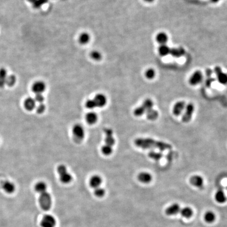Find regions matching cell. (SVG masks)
Returning <instances> with one entry per match:
<instances>
[{
	"mask_svg": "<svg viewBox=\"0 0 227 227\" xmlns=\"http://www.w3.org/2000/svg\"><path fill=\"white\" fill-rule=\"evenodd\" d=\"M90 39V34H88L87 33L84 32L81 33L79 36L78 38V41L82 45H85L89 43Z\"/></svg>",
	"mask_w": 227,
	"mask_h": 227,
	"instance_id": "obj_26",
	"label": "cell"
},
{
	"mask_svg": "<svg viewBox=\"0 0 227 227\" xmlns=\"http://www.w3.org/2000/svg\"><path fill=\"white\" fill-rule=\"evenodd\" d=\"M215 215L213 212L207 211L204 215V219L208 223H212L215 220Z\"/></svg>",
	"mask_w": 227,
	"mask_h": 227,
	"instance_id": "obj_30",
	"label": "cell"
},
{
	"mask_svg": "<svg viewBox=\"0 0 227 227\" xmlns=\"http://www.w3.org/2000/svg\"><path fill=\"white\" fill-rule=\"evenodd\" d=\"M90 57L94 60L98 61L102 59V54L97 51H92L90 53Z\"/></svg>",
	"mask_w": 227,
	"mask_h": 227,
	"instance_id": "obj_34",
	"label": "cell"
},
{
	"mask_svg": "<svg viewBox=\"0 0 227 227\" xmlns=\"http://www.w3.org/2000/svg\"><path fill=\"white\" fill-rule=\"evenodd\" d=\"M36 110L37 113L41 114L45 110V106L43 103H40L37 105V106H36Z\"/></svg>",
	"mask_w": 227,
	"mask_h": 227,
	"instance_id": "obj_41",
	"label": "cell"
},
{
	"mask_svg": "<svg viewBox=\"0 0 227 227\" xmlns=\"http://www.w3.org/2000/svg\"><path fill=\"white\" fill-rule=\"evenodd\" d=\"M215 200L219 203H224L227 200V197L225 196L224 191L221 189L217 191V192L215 193Z\"/></svg>",
	"mask_w": 227,
	"mask_h": 227,
	"instance_id": "obj_19",
	"label": "cell"
},
{
	"mask_svg": "<svg viewBox=\"0 0 227 227\" xmlns=\"http://www.w3.org/2000/svg\"><path fill=\"white\" fill-rule=\"evenodd\" d=\"M57 170H58V174L59 175H62V174H63L64 173L67 172L66 166H65V165H63V164H61V165L58 166Z\"/></svg>",
	"mask_w": 227,
	"mask_h": 227,
	"instance_id": "obj_42",
	"label": "cell"
},
{
	"mask_svg": "<svg viewBox=\"0 0 227 227\" xmlns=\"http://www.w3.org/2000/svg\"><path fill=\"white\" fill-rule=\"evenodd\" d=\"M24 107L29 111L33 110L36 106V102L34 98L29 97L26 99L24 103Z\"/></svg>",
	"mask_w": 227,
	"mask_h": 227,
	"instance_id": "obj_17",
	"label": "cell"
},
{
	"mask_svg": "<svg viewBox=\"0 0 227 227\" xmlns=\"http://www.w3.org/2000/svg\"><path fill=\"white\" fill-rule=\"evenodd\" d=\"M134 143L138 147L144 149H157L164 151L170 150L172 148V146L169 144L149 138H138L135 139Z\"/></svg>",
	"mask_w": 227,
	"mask_h": 227,
	"instance_id": "obj_1",
	"label": "cell"
},
{
	"mask_svg": "<svg viewBox=\"0 0 227 227\" xmlns=\"http://www.w3.org/2000/svg\"><path fill=\"white\" fill-rule=\"evenodd\" d=\"M97 107H103L107 103V98L102 94H98L94 98Z\"/></svg>",
	"mask_w": 227,
	"mask_h": 227,
	"instance_id": "obj_10",
	"label": "cell"
},
{
	"mask_svg": "<svg viewBox=\"0 0 227 227\" xmlns=\"http://www.w3.org/2000/svg\"><path fill=\"white\" fill-rule=\"evenodd\" d=\"M168 40V35L165 33H159L156 36V41L160 45L166 44Z\"/></svg>",
	"mask_w": 227,
	"mask_h": 227,
	"instance_id": "obj_20",
	"label": "cell"
},
{
	"mask_svg": "<svg viewBox=\"0 0 227 227\" xmlns=\"http://www.w3.org/2000/svg\"><path fill=\"white\" fill-rule=\"evenodd\" d=\"M190 183L197 188H202L203 186V179L202 177L195 175L190 178Z\"/></svg>",
	"mask_w": 227,
	"mask_h": 227,
	"instance_id": "obj_11",
	"label": "cell"
},
{
	"mask_svg": "<svg viewBox=\"0 0 227 227\" xmlns=\"http://www.w3.org/2000/svg\"><path fill=\"white\" fill-rule=\"evenodd\" d=\"M72 175L68 173H64L62 175H59V180L61 181L62 183L65 184L66 183H69L71 182L72 180Z\"/></svg>",
	"mask_w": 227,
	"mask_h": 227,
	"instance_id": "obj_24",
	"label": "cell"
},
{
	"mask_svg": "<svg viewBox=\"0 0 227 227\" xmlns=\"http://www.w3.org/2000/svg\"><path fill=\"white\" fill-rule=\"evenodd\" d=\"M27 1H29V2H31V3H33V2H35V1L36 0H27Z\"/></svg>",
	"mask_w": 227,
	"mask_h": 227,
	"instance_id": "obj_47",
	"label": "cell"
},
{
	"mask_svg": "<svg viewBox=\"0 0 227 227\" xmlns=\"http://www.w3.org/2000/svg\"><path fill=\"white\" fill-rule=\"evenodd\" d=\"M170 48L166 44L160 45L158 48V53L161 56H165L170 54Z\"/></svg>",
	"mask_w": 227,
	"mask_h": 227,
	"instance_id": "obj_23",
	"label": "cell"
},
{
	"mask_svg": "<svg viewBox=\"0 0 227 227\" xmlns=\"http://www.w3.org/2000/svg\"><path fill=\"white\" fill-rule=\"evenodd\" d=\"M16 77L14 75H10L7 76L5 84H7L9 86L12 87L16 84Z\"/></svg>",
	"mask_w": 227,
	"mask_h": 227,
	"instance_id": "obj_32",
	"label": "cell"
},
{
	"mask_svg": "<svg viewBox=\"0 0 227 227\" xmlns=\"http://www.w3.org/2000/svg\"><path fill=\"white\" fill-rule=\"evenodd\" d=\"M146 117L148 120H155L157 119L159 116L158 112L154 109H151L146 113Z\"/></svg>",
	"mask_w": 227,
	"mask_h": 227,
	"instance_id": "obj_22",
	"label": "cell"
},
{
	"mask_svg": "<svg viewBox=\"0 0 227 227\" xmlns=\"http://www.w3.org/2000/svg\"><path fill=\"white\" fill-rule=\"evenodd\" d=\"M46 89V85L44 81H36L33 84L32 90L36 94H42L43 92Z\"/></svg>",
	"mask_w": 227,
	"mask_h": 227,
	"instance_id": "obj_8",
	"label": "cell"
},
{
	"mask_svg": "<svg viewBox=\"0 0 227 227\" xmlns=\"http://www.w3.org/2000/svg\"><path fill=\"white\" fill-rule=\"evenodd\" d=\"M7 76V70L4 68H0V87H3L5 85Z\"/></svg>",
	"mask_w": 227,
	"mask_h": 227,
	"instance_id": "obj_25",
	"label": "cell"
},
{
	"mask_svg": "<svg viewBox=\"0 0 227 227\" xmlns=\"http://www.w3.org/2000/svg\"><path fill=\"white\" fill-rule=\"evenodd\" d=\"M102 152L104 155L109 156L113 153V148L112 146H109L108 145L105 144L102 147Z\"/></svg>",
	"mask_w": 227,
	"mask_h": 227,
	"instance_id": "obj_33",
	"label": "cell"
},
{
	"mask_svg": "<svg viewBox=\"0 0 227 227\" xmlns=\"http://www.w3.org/2000/svg\"><path fill=\"white\" fill-rule=\"evenodd\" d=\"M73 138L75 142H81L85 137V131L82 126L76 124L73 127Z\"/></svg>",
	"mask_w": 227,
	"mask_h": 227,
	"instance_id": "obj_3",
	"label": "cell"
},
{
	"mask_svg": "<svg viewBox=\"0 0 227 227\" xmlns=\"http://www.w3.org/2000/svg\"><path fill=\"white\" fill-rule=\"evenodd\" d=\"M85 105H86V107L90 109H93L97 107L94 100H87Z\"/></svg>",
	"mask_w": 227,
	"mask_h": 227,
	"instance_id": "obj_40",
	"label": "cell"
},
{
	"mask_svg": "<svg viewBox=\"0 0 227 227\" xmlns=\"http://www.w3.org/2000/svg\"><path fill=\"white\" fill-rule=\"evenodd\" d=\"M35 190L39 194L44 193L47 190V185L44 182L39 181L35 186Z\"/></svg>",
	"mask_w": 227,
	"mask_h": 227,
	"instance_id": "obj_21",
	"label": "cell"
},
{
	"mask_svg": "<svg viewBox=\"0 0 227 227\" xmlns=\"http://www.w3.org/2000/svg\"><path fill=\"white\" fill-rule=\"evenodd\" d=\"M137 179L141 183H148L151 181L153 177L149 173L141 172L138 175Z\"/></svg>",
	"mask_w": 227,
	"mask_h": 227,
	"instance_id": "obj_12",
	"label": "cell"
},
{
	"mask_svg": "<svg viewBox=\"0 0 227 227\" xmlns=\"http://www.w3.org/2000/svg\"><path fill=\"white\" fill-rule=\"evenodd\" d=\"M211 2H213V3H217V2H219V0H210Z\"/></svg>",
	"mask_w": 227,
	"mask_h": 227,
	"instance_id": "obj_46",
	"label": "cell"
},
{
	"mask_svg": "<svg viewBox=\"0 0 227 227\" xmlns=\"http://www.w3.org/2000/svg\"><path fill=\"white\" fill-rule=\"evenodd\" d=\"M215 73L219 83L222 85L227 84V74L222 72L220 67L216 66L215 68Z\"/></svg>",
	"mask_w": 227,
	"mask_h": 227,
	"instance_id": "obj_6",
	"label": "cell"
},
{
	"mask_svg": "<svg viewBox=\"0 0 227 227\" xmlns=\"http://www.w3.org/2000/svg\"><path fill=\"white\" fill-rule=\"evenodd\" d=\"M194 110H195V106L193 104H188L186 106L185 113L182 117V121L185 123L190 122V120L192 119Z\"/></svg>",
	"mask_w": 227,
	"mask_h": 227,
	"instance_id": "obj_4",
	"label": "cell"
},
{
	"mask_svg": "<svg viewBox=\"0 0 227 227\" xmlns=\"http://www.w3.org/2000/svg\"><path fill=\"white\" fill-rule=\"evenodd\" d=\"M41 225L42 227H55L56 219L51 215H46L42 219Z\"/></svg>",
	"mask_w": 227,
	"mask_h": 227,
	"instance_id": "obj_5",
	"label": "cell"
},
{
	"mask_svg": "<svg viewBox=\"0 0 227 227\" xmlns=\"http://www.w3.org/2000/svg\"><path fill=\"white\" fill-rule=\"evenodd\" d=\"M145 114H146V111L142 107V106L137 107L136 109H135L134 111V115L137 116V117L141 116Z\"/></svg>",
	"mask_w": 227,
	"mask_h": 227,
	"instance_id": "obj_35",
	"label": "cell"
},
{
	"mask_svg": "<svg viewBox=\"0 0 227 227\" xmlns=\"http://www.w3.org/2000/svg\"><path fill=\"white\" fill-rule=\"evenodd\" d=\"M104 132H105V134H106V136H113V132L112 131V129L109 128H105L104 129Z\"/></svg>",
	"mask_w": 227,
	"mask_h": 227,
	"instance_id": "obj_44",
	"label": "cell"
},
{
	"mask_svg": "<svg viewBox=\"0 0 227 227\" xmlns=\"http://www.w3.org/2000/svg\"><path fill=\"white\" fill-rule=\"evenodd\" d=\"M103 182L102 178L98 175H94L92 176L90 180V186L92 188H98L100 187Z\"/></svg>",
	"mask_w": 227,
	"mask_h": 227,
	"instance_id": "obj_14",
	"label": "cell"
},
{
	"mask_svg": "<svg viewBox=\"0 0 227 227\" xmlns=\"http://www.w3.org/2000/svg\"><path fill=\"white\" fill-rule=\"evenodd\" d=\"M34 100L36 102H37L39 104L43 103V102H44V97L42 94H36Z\"/></svg>",
	"mask_w": 227,
	"mask_h": 227,
	"instance_id": "obj_43",
	"label": "cell"
},
{
	"mask_svg": "<svg viewBox=\"0 0 227 227\" xmlns=\"http://www.w3.org/2000/svg\"><path fill=\"white\" fill-rule=\"evenodd\" d=\"M145 2H147V3H151V2H154V0H144Z\"/></svg>",
	"mask_w": 227,
	"mask_h": 227,
	"instance_id": "obj_45",
	"label": "cell"
},
{
	"mask_svg": "<svg viewBox=\"0 0 227 227\" xmlns=\"http://www.w3.org/2000/svg\"><path fill=\"white\" fill-rule=\"evenodd\" d=\"M180 212L181 215L186 218H189L193 215L192 210L189 207H185L181 209Z\"/></svg>",
	"mask_w": 227,
	"mask_h": 227,
	"instance_id": "obj_27",
	"label": "cell"
},
{
	"mask_svg": "<svg viewBox=\"0 0 227 227\" xmlns=\"http://www.w3.org/2000/svg\"><path fill=\"white\" fill-rule=\"evenodd\" d=\"M105 190L104 188L98 187L96 188L94 190V195L98 198H101L105 195Z\"/></svg>",
	"mask_w": 227,
	"mask_h": 227,
	"instance_id": "obj_36",
	"label": "cell"
},
{
	"mask_svg": "<svg viewBox=\"0 0 227 227\" xmlns=\"http://www.w3.org/2000/svg\"><path fill=\"white\" fill-rule=\"evenodd\" d=\"M48 2V0H36L35 1L32 3L33 7H34L35 9H39Z\"/></svg>",
	"mask_w": 227,
	"mask_h": 227,
	"instance_id": "obj_37",
	"label": "cell"
},
{
	"mask_svg": "<svg viewBox=\"0 0 227 227\" xmlns=\"http://www.w3.org/2000/svg\"><path fill=\"white\" fill-rule=\"evenodd\" d=\"M185 107H186V103L184 101H179L177 102L173 107V112L174 115L176 116H179L180 115Z\"/></svg>",
	"mask_w": 227,
	"mask_h": 227,
	"instance_id": "obj_9",
	"label": "cell"
},
{
	"mask_svg": "<svg viewBox=\"0 0 227 227\" xmlns=\"http://www.w3.org/2000/svg\"><path fill=\"white\" fill-rule=\"evenodd\" d=\"M141 106L144 109L146 113L151 109H153L154 103H153V100H151V99L147 98L144 101Z\"/></svg>",
	"mask_w": 227,
	"mask_h": 227,
	"instance_id": "obj_28",
	"label": "cell"
},
{
	"mask_svg": "<svg viewBox=\"0 0 227 227\" xmlns=\"http://www.w3.org/2000/svg\"><path fill=\"white\" fill-rule=\"evenodd\" d=\"M181 210L178 203H174L166 209V214L168 215H174L179 212Z\"/></svg>",
	"mask_w": 227,
	"mask_h": 227,
	"instance_id": "obj_13",
	"label": "cell"
},
{
	"mask_svg": "<svg viewBox=\"0 0 227 227\" xmlns=\"http://www.w3.org/2000/svg\"><path fill=\"white\" fill-rule=\"evenodd\" d=\"M155 71L153 68H149L145 72V76L148 80H152L155 76Z\"/></svg>",
	"mask_w": 227,
	"mask_h": 227,
	"instance_id": "obj_38",
	"label": "cell"
},
{
	"mask_svg": "<svg viewBox=\"0 0 227 227\" xmlns=\"http://www.w3.org/2000/svg\"><path fill=\"white\" fill-rule=\"evenodd\" d=\"M185 54V50L183 48H173L170 49V54L175 58H181Z\"/></svg>",
	"mask_w": 227,
	"mask_h": 227,
	"instance_id": "obj_15",
	"label": "cell"
},
{
	"mask_svg": "<svg viewBox=\"0 0 227 227\" xmlns=\"http://www.w3.org/2000/svg\"><path fill=\"white\" fill-rule=\"evenodd\" d=\"M105 144L108 145L110 146H113L115 145V140L113 136H106L105 139Z\"/></svg>",
	"mask_w": 227,
	"mask_h": 227,
	"instance_id": "obj_39",
	"label": "cell"
},
{
	"mask_svg": "<svg viewBox=\"0 0 227 227\" xmlns=\"http://www.w3.org/2000/svg\"><path fill=\"white\" fill-rule=\"evenodd\" d=\"M206 73L207 76V80L206 81V86L208 87H209L211 86V85L212 82L215 81L214 78H212L211 76L212 72L210 69H207L206 70Z\"/></svg>",
	"mask_w": 227,
	"mask_h": 227,
	"instance_id": "obj_31",
	"label": "cell"
},
{
	"mask_svg": "<svg viewBox=\"0 0 227 227\" xmlns=\"http://www.w3.org/2000/svg\"><path fill=\"white\" fill-rule=\"evenodd\" d=\"M39 205L44 211H48L51 209L52 204V199L51 195L48 192H45L39 195Z\"/></svg>",
	"mask_w": 227,
	"mask_h": 227,
	"instance_id": "obj_2",
	"label": "cell"
},
{
	"mask_svg": "<svg viewBox=\"0 0 227 227\" xmlns=\"http://www.w3.org/2000/svg\"><path fill=\"white\" fill-rule=\"evenodd\" d=\"M203 79V75L201 72L197 71L192 74L189 80V83L192 86L198 85L202 82Z\"/></svg>",
	"mask_w": 227,
	"mask_h": 227,
	"instance_id": "obj_7",
	"label": "cell"
},
{
	"mask_svg": "<svg viewBox=\"0 0 227 227\" xmlns=\"http://www.w3.org/2000/svg\"><path fill=\"white\" fill-rule=\"evenodd\" d=\"M149 157L155 161H159L163 157V154L159 152H155L154 151H151L148 153Z\"/></svg>",
	"mask_w": 227,
	"mask_h": 227,
	"instance_id": "obj_29",
	"label": "cell"
},
{
	"mask_svg": "<svg viewBox=\"0 0 227 227\" xmlns=\"http://www.w3.org/2000/svg\"><path fill=\"white\" fill-rule=\"evenodd\" d=\"M2 187L4 190L8 193H12L16 190V186L13 183L9 181H4Z\"/></svg>",
	"mask_w": 227,
	"mask_h": 227,
	"instance_id": "obj_16",
	"label": "cell"
},
{
	"mask_svg": "<svg viewBox=\"0 0 227 227\" xmlns=\"http://www.w3.org/2000/svg\"><path fill=\"white\" fill-rule=\"evenodd\" d=\"M98 119V116L94 112H90L87 114L86 115V120L87 123L90 125H93L97 122Z\"/></svg>",
	"mask_w": 227,
	"mask_h": 227,
	"instance_id": "obj_18",
	"label": "cell"
}]
</instances>
